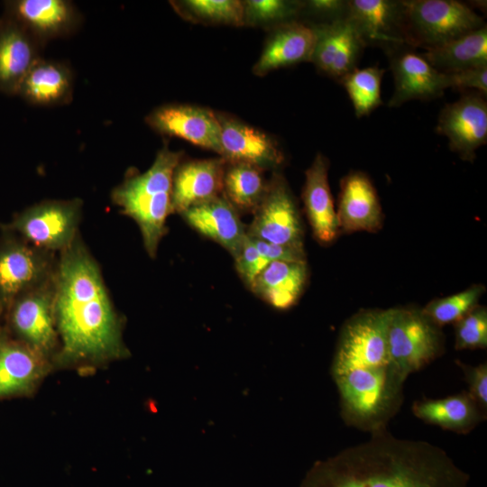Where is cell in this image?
<instances>
[{"label": "cell", "mask_w": 487, "mask_h": 487, "mask_svg": "<svg viewBox=\"0 0 487 487\" xmlns=\"http://www.w3.org/2000/svg\"><path fill=\"white\" fill-rule=\"evenodd\" d=\"M55 281L60 352L54 370L88 372L128 358L123 318L80 234L58 254Z\"/></svg>", "instance_id": "6da1fadb"}, {"label": "cell", "mask_w": 487, "mask_h": 487, "mask_svg": "<svg viewBox=\"0 0 487 487\" xmlns=\"http://www.w3.org/2000/svg\"><path fill=\"white\" fill-rule=\"evenodd\" d=\"M470 476L440 446L388 428L314 463L300 487H468Z\"/></svg>", "instance_id": "7a4b0ae2"}, {"label": "cell", "mask_w": 487, "mask_h": 487, "mask_svg": "<svg viewBox=\"0 0 487 487\" xmlns=\"http://www.w3.org/2000/svg\"><path fill=\"white\" fill-rule=\"evenodd\" d=\"M182 152L165 143L144 172L131 170L111 192L112 202L132 218L141 232L145 251L155 258L166 234L168 216L173 214L172 179Z\"/></svg>", "instance_id": "3957f363"}, {"label": "cell", "mask_w": 487, "mask_h": 487, "mask_svg": "<svg viewBox=\"0 0 487 487\" xmlns=\"http://www.w3.org/2000/svg\"><path fill=\"white\" fill-rule=\"evenodd\" d=\"M55 276L17 296L0 323L12 338L41 355L53 369L60 352Z\"/></svg>", "instance_id": "277c9868"}, {"label": "cell", "mask_w": 487, "mask_h": 487, "mask_svg": "<svg viewBox=\"0 0 487 487\" xmlns=\"http://www.w3.org/2000/svg\"><path fill=\"white\" fill-rule=\"evenodd\" d=\"M388 354L391 369L401 382L426 367L445 351L440 327L429 321L421 308H391L387 328Z\"/></svg>", "instance_id": "5b68a950"}, {"label": "cell", "mask_w": 487, "mask_h": 487, "mask_svg": "<svg viewBox=\"0 0 487 487\" xmlns=\"http://www.w3.org/2000/svg\"><path fill=\"white\" fill-rule=\"evenodd\" d=\"M408 46L435 48L486 25L469 5L456 0H403Z\"/></svg>", "instance_id": "8992f818"}, {"label": "cell", "mask_w": 487, "mask_h": 487, "mask_svg": "<svg viewBox=\"0 0 487 487\" xmlns=\"http://www.w3.org/2000/svg\"><path fill=\"white\" fill-rule=\"evenodd\" d=\"M80 198L43 200L16 213L1 227L41 250L59 254L79 235Z\"/></svg>", "instance_id": "52a82bcc"}, {"label": "cell", "mask_w": 487, "mask_h": 487, "mask_svg": "<svg viewBox=\"0 0 487 487\" xmlns=\"http://www.w3.org/2000/svg\"><path fill=\"white\" fill-rule=\"evenodd\" d=\"M0 323L13 300L56 273L58 254L0 227Z\"/></svg>", "instance_id": "ba28073f"}, {"label": "cell", "mask_w": 487, "mask_h": 487, "mask_svg": "<svg viewBox=\"0 0 487 487\" xmlns=\"http://www.w3.org/2000/svg\"><path fill=\"white\" fill-rule=\"evenodd\" d=\"M246 233L265 242L304 248V229L297 201L278 171L267 182L265 194L254 210Z\"/></svg>", "instance_id": "9c48e42d"}, {"label": "cell", "mask_w": 487, "mask_h": 487, "mask_svg": "<svg viewBox=\"0 0 487 487\" xmlns=\"http://www.w3.org/2000/svg\"><path fill=\"white\" fill-rule=\"evenodd\" d=\"M477 92L463 95L441 110L436 131L448 140L450 150L466 161H473L476 151L487 142V102Z\"/></svg>", "instance_id": "30bf717a"}, {"label": "cell", "mask_w": 487, "mask_h": 487, "mask_svg": "<svg viewBox=\"0 0 487 487\" xmlns=\"http://www.w3.org/2000/svg\"><path fill=\"white\" fill-rule=\"evenodd\" d=\"M156 133L177 137L200 148L221 153V127L216 112L188 104H167L154 108L145 117Z\"/></svg>", "instance_id": "8fae6325"}, {"label": "cell", "mask_w": 487, "mask_h": 487, "mask_svg": "<svg viewBox=\"0 0 487 487\" xmlns=\"http://www.w3.org/2000/svg\"><path fill=\"white\" fill-rule=\"evenodd\" d=\"M216 115L221 127L219 156L226 162L275 171L282 165L284 154L272 136L231 115Z\"/></svg>", "instance_id": "7c38bea8"}, {"label": "cell", "mask_w": 487, "mask_h": 487, "mask_svg": "<svg viewBox=\"0 0 487 487\" xmlns=\"http://www.w3.org/2000/svg\"><path fill=\"white\" fill-rule=\"evenodd\" d=\"M348 19L365 47L387 53L408 46L403 0H348Z\"/></svg>", "instance_id": "4fadbf2b"}, {"label": "cell", "mask_w": 487, "mask_h": 487, "mask_svg": "<svg viewBox=\"0 0 487 487\" xmlns=\"http://www.w3.org/2000/svg\"><path fill=\"white\" fill-rule=\"evenodd\" d=\"M394 91L388 106L398 107L411 100L438 98L448 88L445 72L435 69L421 53L403 46L388 53Z\"/></svg>", "instance_id": "5bb4252c"}, {"label": "cell", "mask_w": 487, "mask_h": 487, "mask_svg": "<svg viewBox=\"0 0 487 487\" xmlns=\"http://www.w3.org/2000/svg\"><path fill=\"white\" fill-rule=\"evenodd\" d=\"M52 364L12 338L0 324V400L33 396Z\"/></svg>", "instance_id": "9a60e30c"}, {"label": "cell", "mask_w": 487, "mask_h": 487, "mask_svg": "<svg viewBox=\"0 0 487 487\" xmlns=\"http://www.w3.org/2000/svg\"><path fill=\"white\" fill-rule=\"evenodd\" d=\"M316 32L312 63L322 74L340 82L358 68L365 45L346 18L328 24L311 25Z\"/></svg>", "instance_id": "2e32d148"}, {"label": "cell", "mask_w": 487, "mask_h": 487, "mask_svg": "<svg viewBox=\"0 0 487 487\" xmlns=\"http://www.w3.org/2000/svg\"><path fill=\"white\" fill-rule=\"evenodd\" d=\"M7 16L43 45L47 41L69 36L81 23V15L70 1L16 0L6 4Z\"/></svg>", "instance_id": "e0dca14e"}, {"label": "cell", "mask_w": 487, "mask_h": 487, "mask_svg": "<svg viewBox=\"0 0 487 487\" xmlns=\"http://www.w3.org/2000/svg\"><path fill=\"white\" fill-rule=\"evenodd\" d=\"M336 216L339 231L343 233H375L382 227L380 198L364 172L351 171L341 179Z\"/></svg>", "instance_id": "ac0fdd59"}, {"label": "cell", "mask_w": 487, "mask_h": 487, "mask_svg": "<svg viewBox=\"0 0 487 487\" xmlns=\"http://www.w3.org/2000/svg\"><path fill=\"white\" fill-rule=\"evenodd\" d=\"M315 44V30L308 23L297 20L272 27L253 73L263 77L278 69L311 61Z\"/></svg>", "instance_id": "d6986e66"}, {"label": "cell", "mask_w": 487, "mask_h": 487, "mask_svg": "<svg viewBox=\"0 0 487 487\" xmlns=\"http://www.w3.org/2000/svg\"><path fill=\"white\" fill-rule=\"evenodd\" d=\"M226 161L222 157L180 161L173 173L172 207L181 214L222 195Z\"/></svg>", "instance_id": "ffe728a7"}, {"label": "cell", "mask_w": 487, "mask_h": 487, "mask_svg": "<svg viewBox=\"0 0 487 487\" xmlns=\"http://www.w3.org/2000/svg\"><path fill=\"white\" fill-rule=\"evenodd\" d=\"M329 161L322 153L315 156L305 172L302 189L304 209L315 239L332 244L339 234L336 211L328 182Z\"/></svg>", "instance_id": "44dd1931"}, {"label": "cell", "mask_w": 487, "mask_h": 487, "mask_svg": "<svg viewBox=\"0 0 487 487\" xmlns=\"http://www.w3.org/2000/svg\"><path fill=\"white\" fill-rule=\"evenodd\" d=\"M43 44L8 16L0 19V92L15 95Z\"/></svg>", "instance_id": "7402d4cb"}, {"label": "cell", "mask_w": 487, "mask_h": 487, "mask_svg": "<svg viewBox=\"0 0 487 487\" xmlns=\"http://www.w3.org/2000/svg\"><path fill=\"white\" fill-rule=\"evenodd\" d=\"M180 215L199 234L237 257L247 234L239 212L223 195L195 205Z\"/></svg>", "instance_id": "603a6c76"}, {"label": "cell", "mask_w": 487, "mask_h": 487, "mask_svg": "<svg viewBox=\"0 0 487 487\" xmlns=\"http://www.w3.org/2000/svg\"><path fill=\"white\" fill-rule=\"evenodd\" d=\"M73 87L71 69L65 63L41 58L23 78L17 95L33 106H63L71 101Z\"/></svg>", "instance_id": "cb8c5ba5"}, {"label": "cell", "mask_w": 487, "mask_h": 487, "mask_svg": "<svg viewBox=\"0 0 487 487\" xmlns=\"http://www.w3.org/2000/svg\"><path fill=\"white\" fill-rule=\"evenodd\" d=\"M308 274L306 262H272L256 277L250 289L272 308L285 310L299 299Z\"/></svg>", "instance_id": "d4e9b609"}, {"label": "cell", "mask_w": 487, "mask_h": 487, "mask_svg": "<svg viewBox=\"0 0 487 487\" xmlns=\"http://www.w3.org/2000/svg\"><path fill=\"white\" fill-rule=\"evenodd\" d=\"M411 410L427 424L459 434L469 433L486 418L467 391L441 399L416 400Z\"/></svg>", "instance_id": "484cf974"}, {"label": "cell", "mask_w": 487, "mask_h": 487, "mask_svg": "<svg viewBox=\"0 0 487 487\" xmlns=\"http://www.w3.org/2000/svg\"><path fill=\"white\" fill-rule=\"evenodd\" d=\"M421 54L435 69L445 73L487 66V26L425 50Z\"/></svg>", "instance_id": "4316f807"}, {"label": "cell", "mask_w": 487, "mask_h": 487, "mask_svg": "<svg viewBox=\"0 0 487 487\" xmlns=\"http://www.w3.org/2000/svg\"><path fill=\"white\" fill-rule=\"evenodd\" d=\"M262 173L250 164L226 162L222 195L239 213H253L262 199L268 182Z\"/></svg>", "instance_id": "83f0119b"}, {"label": "cell", "mask_w": 487, "mask_h": 487, "mask_svg": "<svg viewBox=\"0 0 487 487\" xmlns=\"http://www.w3.org/2000/svg\"><path fill=\"white\" fill-rule=\"evenodd\" d=\"M173 9L187 21L202 24L244 26V4L238 0L171 1Z\"/></svg>", "instance_id": "f1b7e54d"}, {"label": "cell", "mask_w": 487, "mask_h": 487, "mask_svg": "<svg viewBox=\"0 0 487 487\" xmlns=\"http://www.w3.org/2000/svg\"><path fill=\"white\" fill-rule=\"evenodd\" d=\"M384 69L377 67L355 69L339 82L345 87L358 118L369 115L382 105L381 86Z\"/></svg>", "instance_id": "f546056e"}, {"label": "cell", "mask_w": 487, "mask_h": 487, "mask_svg": "<svg viewBox=\"0 0 487 487\" xmlns=\"http://www.w3.org/2000/svg\"><path fill=\"white\" fill-rule=\"evenodd\" d=\"M484 291V285L474 284L458 293L432 299L421 311L438 327L455 324L479 305V299Z\"/></svg>", "instance_id": "4dcf8cb0"}, {"label": "cell", "mask_w": 487, "mask_h": 487, "mask_svg": "<svg viewBox=\"0 0 487 487\" xmlns=\"http://www.w3.org/2000/svg\"><path fill=\"white\" fill-rule=\"evenodd\" d=\"M243 4L244 25L270 29L299 20L303 6V1L293 0H247Z\"/></svg>", "instance_id": "1f68e13d"}, {"label": "cell", "mask_w": 487, "mask_h": 487, "mask_svg": "<svg viewBox=\"0 0 487 487\" xmlns=\"http://www.w3.org/2000/svg\"><path fill=\"white\" fill-rule=\"evenodd\" d=\"M455 326L456 350L485 349L487 347V308L476 306Z\"/></svg>", "instance_id": "d6a6232c"}, {"label": "cell", "mask_w": 487, "mask_h": 487, "mask_svg": "<svg viewBox=\"0 0 487 487\" xmlns=\"http://www.w3.org/2000/svg\"><path fill=\"white\" fill-rule=\"evenodd\" d=\"M348 0H308L303 1L299 21L308 17L309 25L328 24L348 18Z\"/></svg>", "instance_id": "836d02e7"}, {"label": "cell", "mask_w": 487, "mask_h": 487, "mask_svg": "<svg viewBox=\"0 0 487 487\" xmlns=\"http://www.w3.org/2000/svg\"><path fill=\"white\" fill-rule=\"evenodd\" d=\"M234 260L238 274L249 287L252 286L256 277L269 264L259 253L253 239L248 234H246L242 249Z\"/></svg>", "instance_id": "e575fe53"}, {"label": "cell", "mask_w": 487, "mask_h": 487, "mask_svg": "<svg viewBox=\"0 0 487 487\" xmlns=\"http://www.w3.org/2000/svg\"><path fill=\"white\" fill-rule=\"evenodd\" d=\"M468 385V393L486 415L487 413V363L468 365L458 363Z\"/></svg>", "instance_id": "d590c367"}, {"label": "cell", "mask_w": 487, "mask_h": 487, "mask_svg": "<svg viewBox=\"0 0 487 487\" xmlns=\"http://www.w3.org/2000/svg\"><path fill=\"white\" fill-rule=\"evenodd\" d=\"M446 74L447 77L448 88L457 90L474 89L486 96L487 66L471 68Z\"/></svg>", "instance_id": "8d00e7d4"}]
</instances>
